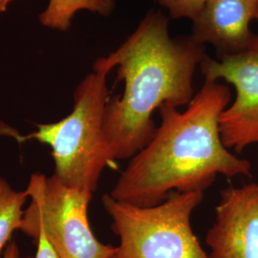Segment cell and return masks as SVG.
<instances>
[{
  "mask_svg": "<svg viewBox=\"0 0 258 258\" xmlns=\"http://www.w3.org/2000/svg\"><path fill=\"white\" fill-rule=\"evenodd\" d=\"M231 98L229 86L205 80L184 112L163 104L160 126L130 159L111 197L148 208L171 192H204L218 175H250L249 161L232 154L222 142L219 120Z\"/></svg>",
  "mask_w": 258,
  "mask_h": 258,
  "instance_id": "6da1fadb",
  "label": "cell"
},
{
  "mask_svg": "<svg viewBox=\"0 0 258 258\" xmlns=\"http://www.w3.org/2000/svg\"><path fill=\"white\" fill-rule=\"evenodd\" d=\"M205 55L203 45L191 37L173 38L168 20L151 11L135 32L110 55L98 58L94 67L118 68L123 92L109 99L104 132L116 160L131 159L153 137L152 116L163 104L178 107L194 99V76Z\"/></svg>",
  "mask_w": 258,
  "mask_h": 258,
  "instance_id": "7a4b0ae2",
  "label": "cell"
},
{
  "mask_svg": "<svg viewBox=\"0 0 258 258\" xmlns=\"http://www.w3.org/2000/svg\"><path fill=\"white\" fill-rule=\"evenodd\" d=\"M106 70L94 67L79 83L74 105L62 120L37 124V130L20 139L37 140L52 149L55 174L63 184L94 194L102 171L116 160L104 132L109 101Z\"/></svg>",
  "mask_w": 258,
  "mask_h": 258,
  "instance_id": "3957f363",
  "label": "cell"
},
{
  "mask_svg": "<svg viewBox=\"0 0 258 258\" xmlns=\"http://www.w3.org/2000/svg\"><path fill=\"white\" fill-rule=\"evenodd\" d=\"M204 192H171L153 207L122 203L102 196L111 228L120 245L110 258H210L191 228L194 210Z\"/></svg>",
  "mask_w": 258,
  "mask_h": 258,
  "instance_id": "277c9868",
  "label": "cell"
},
{
  "mask_svg": "<svg viewBox=\"0 0 258 258\" xmlns=\"http://www.w3.org/2000/svg\"><path fill=\"white\" fill-rule=\"evenodd\" d=\"M31 204L19 231L36 239L43 233L59 258H110L116 247L100 242L88 220L92 192L63 184L55 174L34 173L26 187Z\"/></svg>",
  "mask_w": 258,
  "mask_h": 258,
  "instance_id": "5b68a950",
  "label": "cell"
},
{
  "mask_svg": "<svg viewBox=\"0 0 258 258\" xmlns=\"http://www.w3.org/2000/svg\"><path fill=\"white\" fill-rule=\"evenodd\" d=\"M205 80H224L234 86L235 100L221 114L219 126L224 146L236 153L258 144V36L249 46L219 60L206 55L200 63Z\"/></svg>",
  "mask_w": 258,
  "mask_h": 258,
  "instance_id": "8992f818",
  "label": "cell"
},
{
  "mask_svg": "<svg viewBox=\"0 0 258 258\" xmlns=\"http://www.w3.org/2000/svg\"><path fill=\"white\" fill-rule=\"evenodd\" d=\"M206 244L210 258H258L257 183L222 190Z\"/></svg>",
  "mask_w": 258,
  "mask_h": 258,
  "instance_id": "52a82bcc",
  "label": "cell"
},
{
  "mask_svg": "<svg viewBox=\"0 0 258 258\" xmlns=\"http://www.w3.org/2000/svg\"><path fill=\"white\" fill-rule=\"evenodd\" d=\"M257 10L258 0H206L190 37L198 44L216 47L223 55L237 54L254 37L249 23L256 19Z\"/></svg>",
  "mask_w": 258,
  "mask_h": 258,
  "instance_id": "ba28073f",
  "label": "cell"
},
{
  "mask_svg": "<svg viewBox=\"0 0 258 258\" xmlns=\"http://www.w3.org/2000/svg\"><path fill=\"white\" fill-rule=\"evenodd\" d=\"M116 7V0H49L48 5L38 16L44 27L66 32L76 14L88 11L102 17H108Z\"/></svg>",
  "mask_w": 258,
  "mask_h": 258,
  "instance_id": "9c48e42d",
  "label": "cell"
},
{
  "mask_svg": "<svg viewBox=\"0 0 258 258\" xmlns=\"http://www.w3.org/2000/svg\"><path fill=\"white\" fill-rule=\"evenodd\" d=\"M29 199L26 189L17 190L9 182L0 177V258L9 244L13 232L19 230L24 210Z\"/></svg>",
  "mask_w": 258,
  "mask_h": 258,
  "instance_id": "30bf717a",
  "label": "cell"
},
{
  "mask_svg": "<svg viewBox=\"0 0 258 258\" xmlns=\"http://www.w3.org/2000/svg\"><path fill=\"white\" fill-rule=\"evenodd\" d=\"M172 19H188L194 21L203 8L206 0H158Z\"/></svg>",
  "mask_w": 258,
  "mask_h": 258,
  "instance_id": "8fae6325",
  "label": "cell"
},
{
  "mask_svg": "<svg viewBox=\"0 0 258 258\" xmlns=\"http://www.w3.org/2000/svg\"><path fill=\"white\" fill-rule=\"evenodd\" d=\"M36 240L37 244L36 258H59L56 255L55 250L51 247L49 242L47 241L46 237L43 233L39 232Z\"/></svg>",
  "mask_w": 258,
  "mask_h": 258,
  "instance_id": "7c38bea8",
  "label": "cell"
},
{
  "mask_svg": "<svg viewBox=\"0 0 258 258\" xmlns=\"http://www.w3.org/2000/svg\"><path fill=\"white\" fill-rule=\"evenodd\" d=\"M3 258H20L19 249L16 242H10L3 252Z\"/></svg>",
  "mask_w": 258,
  "mask_h": 258,
  "instance_id": "4fadbf2b",
  "label": "cell"
},
{
  "mask_svg": "<svg viewBox=\"0 0 258 258\" xmlns=\"http://www.w3.org/2000/svg\"><path fill=\"white\" fill-rule=\"evenodd\" d=\"M13 0H0V14L4 13Z\"/></svg>",
  "mask_w": 258,
  "mask_h": 258,
  "instance_id": "5bb4252c",
  "label": "cell"
},
{
  "mask_svg": "<svg viewBox=\"0 0 258 258\" xmlns=\"http://www.w3.org/2000/svg\"><path fill=\"white\" fill-rule=\"evenodd\" d=\"M256 19L258 20V10H257V15H256Z\"/></svg>",
  "mask_w": 258,
  "mask_h": 258,
  "instance_id": "9a60e30c",
  "label": "cell"
}]
</instances>
